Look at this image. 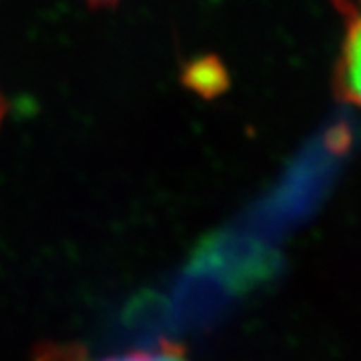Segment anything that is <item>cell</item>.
Segmentation results:
<instances>
[{
	"mask_svg": "<svg viewBox=\"0 0 361 361\" xmlns=\"http://www.w3.org/2000/svg\"><path fill=\"white\" fill-rule=\"evenodd\" d=\"M30 361H193L189 351L171 343L161 341L153 348L130 349L118 355L94 357L82 343L75 341H44L35 348Z\"/></svg>",
	"mask_w": 361,
	"mask_h": 361,
	"instance_id": "obj_2",
	"label": "cell"
},
{
	"mask_svg": "<svg viewBox=\"0 0 361 361\" xmlns=\"http://www.w3.org/2000/svg\"><path fill=\"white\" fill-rule=\"evenodd\" d=\"M337 6L345 16V35L336 63L334 87L341 101L361 109V4L339 0Z\"/></svg>",
	"mask_w": 361,
	"mask_h": 361,
	"instance_id": "obj_1",
	"label": "cell"
},
{
	"mask_svg": "<svg viewBox=\"0 0 361 361\" xmlns=\"http://www.w3.org/2000/svg\"><path fill=\"white\" fill-rule=\"evenodd\" d=\"M4 116H6V101H4V97H2V92H0V125H2V121H4Z\"/></svg>",
	"mask_w": 361,
	"mask_h": 361,
	"instance_id": "obj_4",
	"label": "cell"
},
{
	"mask_svg": "<svg viewBox=\"0 0 361 361\" xmlns=\"http://www.w3.org/2000/svg\"><path fill=\"white\" fill-rule=\"evenodd\" d=\"M85 2L92 8H109V6H115L118 0H85Z\"/></svg>",
	"mask_w": 361,
	"mask_h": 361,
	"instance_id": "obj_3",
	"label": "cell"
}]
</instances>
